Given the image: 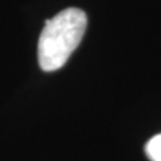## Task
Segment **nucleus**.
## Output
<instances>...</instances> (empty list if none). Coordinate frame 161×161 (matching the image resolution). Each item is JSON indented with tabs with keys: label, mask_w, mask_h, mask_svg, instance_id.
Wrapping results in <instances>:
<instances>
[{
	"label": "nucleus",
	"mask_w": 161,
	"mask_h": 161,
	"mask_svg": "<svg viewBox=\"0 0 161 161\" xmlns=\"http://www.w3.org/2000/svg\"><path fill=\"white\" fill-rule=\"evenodd\" d=\"M86 24V14L74 7L47 20L38 42V60L43 71H55L64 66L82 40Z\"/></svg>",
	"instance_id": "f257e3e1"
},
{
	"label": "nucleus",
	"mask_w": 161,
	"mask_h": 161,
	"mask_svg": "<svg viewBox=\"0 0 161 161\" xmlns=\"http://www.w3.org/2000/svg\"><path fill=\"white\" fill-rule=\"evenodd\" d=\"M145 153L150 161H161V133L153 136L147 142Z\"/></svg>",
	"instance_id": "f03ea898"
}]
</instances>
